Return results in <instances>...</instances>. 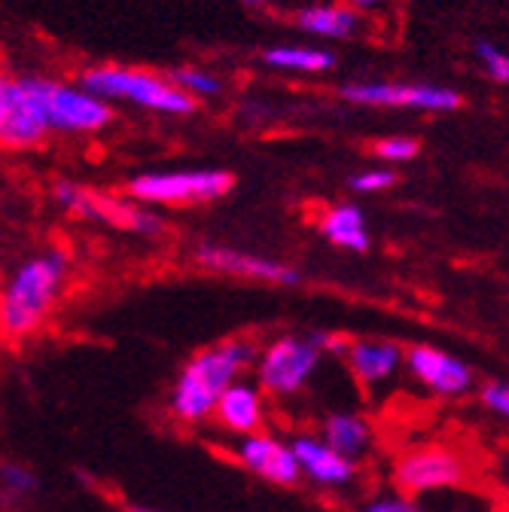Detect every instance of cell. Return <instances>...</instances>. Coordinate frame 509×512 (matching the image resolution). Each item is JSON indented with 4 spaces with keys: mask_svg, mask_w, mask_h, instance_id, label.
<instances>
[{
    "mask_svg": "<svg viewBox=\"0 0 509 512\" xmlns=\"http://www.w3.org/2000/svg\"><path fill=\"white\" fill-rule=\"evenodd\" d=\"M257 360V348L247 339H226L199 351L189 360L171 391V412L186 424H199L217 412L220 397L238 381V375Z\"/></svg>",
    "mask_w": 509,
    "mask_h": 512,
    "instance_id": "obj_1",
    "label": "cell"
},
{
    "mask_svg": "<svg viewBox=\"0 0 509 512\" xmlns=\"http://www.w3.org/2000/svg\"><path fill=\"white\" fill-rule=\"evenodd\" d=\"M65 278L68 256L61 250H46L25 260L0 290V330L7 336L34 333L55 305Z\"/></svg>",
    "mask_w": 509,
    "mask_h": 512,
    "instance_id": "obj_2",
    "label": "cell"
},
{
    "mask_svg": "<svg viewBox=\"0 0 509 512\" xmlns=\"http://www.w3.org/2000/svg\"><path fill=\"white\" fill-rule=\"evenodd\" d=\"M80 83L104 98L107 104H132L141 110L165 113V116H189L199 101L189 98L183 89H177L168 77H159L153 71L141 68H122V64H98V68L83 71Z\"/></svg>",
    "mask_w": 509,
    "mask_h": 512,
    "instance_id": "obj_3",
    "label": "cell"
},
{
    "mask_svg": "<svg viewBox=\"0 0 509 512\" xmlns=\"http://www.w3.org/2000/svg\"><path fill=\"white\" fill-rule=\"evenodd\" d=\"M25 86L40 110L46 132L92 135L104 132L113 122V107L92 95L83 83H55L40 77H25Z\"/></svg>",
    "mask_w": 509,
    "mask_h": 512,
    "instance_id": "obj_4",
    "label": "cell"
},
{
    "mask_svg": "<svg viewBox=\"0 0 509 512\" xmlns=\"http://www.w3.org/2000/svg\"><path fill=\"white\" fill-rule=\"evenodd\" d=\"M232 186L235 177L223 168L150 171L129 183V196L141 205H202L223 199Z\"/></svg>",
    "mask_w": 509,
    "mask_h": 512,
    "instance_id": "obj_5",
    "label": "cell"
},
{
    "mask_svg": "<svg viewBox=\"0 0 509 512\" xmlns=\"http://www.w3.org/2000/svg\"><path fill=\"white\" fill-rule=\"evenodd\" d=\"M321 336H281L257 357V384L269 397H293L311 381L321 366Z\"/></svg>",
    "mask_w": 509,
    "mask_h": 512,
    "instance_id": "obj_6",
    "label": "cell"
},
{
    "mask_svg": "<svg viewBox=\"0 0 509 512\" xmlns=\"http://www.w3.org/2000/svg\"><path fill=\"white\" fill-rule=\"evenodd\" d=\"M55 199L58 205L71 211L80 220H92V223H107L113 229H125L135 235H159L162 232V220L138 202H125L116 196H107L101 189L92 186H80L71 180H61L55 186Z\"/></svg>",
    "mask_w": 509,
    "mask_h": 512,
    "instance_id": "obj_7",
    "label": "cell"
},
{
    "mask_svg": "<svg viewBox=\"0 0 509 512\" xmlns=\"http://www.w3.org/2000/svg\"><path fill=\"white\" fill-rule=\"evenodd\" d=\"M339 98L363 107H394V110H424V113H452L464 107V95L439 83H397V80H360L345 83Z\"/></svg>",
    "mask_w": 509,
    "mask_h": 512,
    "instance_id": "obj_8",
    "label": "cell"
},
{
    "mask_svg": "<svg viewBox=\"0 0 509 512\" xmlns=\"http://www.w3.org/2000/svg\"><path fill=\"white\" fill-rule=\"evenodd\" d=\"M43 135L46 125L25 80L0 74V144L10 150H25L40 144Z\"/></svg>",
    "mask_w": 509,
    "mask_h": 512,
    "instance_id": "obj_9",
    "label": "cell"
},
{
    "mask_svg": "<svg viewBox=\"0 0 509 512\" xmlns=\"http://www.w3.org/2000/svg\"><path fill=\"white\" fill-rule=\"evenodd\" d=\"M394 479L403 491L412 494L452 488L464 479V461L449 448H415V452L400 458Z\"/></svg>",
    "mask_w": 509,
    "mask_h": 512,
    "instance_id": "obj_10",
    "label": "cell"
},
{
    "mask_svg": "<svg viewBox=\"0 0 509 512\" xmlns=\"http://www.w3.org/2000/svg\"><path fill=\"white\" fill-rule=\"evenodd\" d=\"M235 455L238 461L250 470L257 473L260 479L272 482V485H281V488H290L302 479V470H299V461L293 455V445H284L281 439H275L272 433H250V436H241L238 445H235Z\"/></svg>",
    "mask_w": 509,
    "mask_h": 512,
    "instance_id": "obj_11",
    "label": "cell"
},
{
    "mask_svg": "<svg viewBox=\"0 0 509 512\" xmlns=\"http://www.w3.org/2000/svg\"><path fill=\"white\" fill-rule=\"evenodd\" d=\"M196 260L211 269V272H223V275H235V278H247V281H269V284H299L302 275L278 260H269V256H253L235 247H220V244H202L196 250Z\"/></svg>",
    "mask_w": 509,
    "mask_h": 512,
    "instance_id": "obj_12",
    "label": "cell"
},
{
    "mask_svg": "<svg viewBox=\"0 0 509 512\" xmlns=\"http://www.w3.org/2000/svg\"><path fill=\"white\" fill-rule=\"evenodd\" d=\"M406 366L412 369V375L430 388L439 397H458L467 394L473 384V372L467 363H461L458 357L445 354L439 348L430 345H415L406 351Z\"/></svg>",
    "mask_w": 509,
    "mask_h": 512,
    "instance_id": "obj_13",
    "label": "cell"
},
{
    "mask_svg": "<svg viewBox=\"0 0 509 512\" xmlns=\"http://www.w3.org/2000/svg\"><path fill=\"white\" fill-rule=\"evenodd\" d=\"M290 445L302 476H308L311 482L342 488L354 479V461L339 455L324 436H296Z\"/></svg>",
    "mask_w": 509,
    "mask_h": 512,
    "instance_id": "obj_14",
    "label": "cell"
},
{
    "mask_svg": "<svg viewBox=\"0 0 509 512\" xmlns=\"http://www.w3.org/2000/svg\"><path fill=\"white\" fill-rule=\"evenodd\" d=\"M345 360L354 378L372 388V384L394 378V372L406 363V354L400 345L385 339H360L345 348Z\"/></svg>",
    "mask_w": 509,
    "mask_h": 512,
    "instance_id": "obj_15",
    "label": "cell"
},
{
    "mask_svg": "<svg viewBox=\"0 0 509 512\" xmlns=\"http://www.w3.org/2000/svg\"><path fill=\"white\" fill-rule=\"evenodd\" d=\"M293 25L321 40H351L360 34V13L348 4H308L293 13Z\"/></svg>",
    "mask_w": 509,
    "mask_h": 512,
    "instance_id": "obj_16",
    "label": "cell"
},
{
    "mask_svg": "<svg viewBox=\"0 0 509 512\" xmlns=\"http://www.w3.org/2000/svg\"><path fill=\"white\" fill-rule=\"evenodd\" d=\"M214 415L226 430H232L238 436L260 433V427H263V394L247 381H235L232 388L220 397Z\"/></svg>",
    "mask_w": 509,
    "mask_h": 512,
    "instance_id": "obj_17",
    "label": "cell"
},
{
    "mask_svg": "<svg viewBox=\"0 0 509 512\" xmlns=\"http://www.w3.org/2000/svg\"><path fill=\"white\" fill-rule=\"evenodd\" d=\"M263 61L275 71L287 74H314L324 77L336 68V55L321 46H299V43H278L263 52Z\"/></svg>",
    "mask_w": 509,
    "mask_h": 512,
    "instance_id": "obj_18",
    "label": "cell"
},
{
    "mask_svg": "<svg viewBox=\"0 0 509 512\" xmlns=\"http://www.w3.org/2000/svg\"><path fill=\"white\" fill-rule=\"evenodd\" d=\"M339 455L345 458H360L366 448L372 445V427L366 424V418L354 415V412H333L324 421V433H321Z\"/></svg>",
    "mask_w": 509,
    "mask_h": 512,
    "instance_id": "obj_19",
    "label": "cell"
},
{
    "mask_svg": "<svg viewBox=\"0 0 509 512\" xmlns=\"http://www.w3.org/2000/svg\"><path fill=\"white\" fill-rule=\"evenodd\" d=\"M321 232L330 244L345 247V250H366L369 247L366 217L357 205H333L321 217Z\"/></svg>",
    "mask_w": 509,
    "mask_h": 512,
    "instance_id": "obj_20",
    "label": "cell"
},
{
    "mask_svg": "<svg viewBox=\"0 0 509 512\" xmlns=\"http://www.w3.org/2000/svg\"><path fill=\"white\" fill-rule=\"evenodd\" d=\"M168 80L177 86V89H183L189 98H196V101H202V98H217V95H223V80L214 74V71H205V68H174V71H168Z\"/></svg>",
    "mask_w": 509,
    "mask_h": 512,
    "instance_id": "obj_21",
    "label": "cell"
},
{
    "mask_svg": "<svg viewBox=\"0 0 509 512\" xmlns=\"http://www.w3.org/2000/svg\"><path fill=\"white\" fill-rule=\"evenodd\" d=\"M34 491H37V476L28 464H16V461L0 464V497L19 503L31 497Z\"/></svg>",
    "mask_w": 509,
    "mask_h": 512,
    "instance_id": "obj_22",
    "label": "cell"
},
{
    "mask_svg": "<svg viewBox=\"0 0 509 512\" xmlns=\"http://www.w3.org/2000/svg\"><path fill=\"white\" fill-rule=\"evenodd\" d=\"M476 58L482 64V71L488 74V80H494L500 86H509V52L506 49H500L497 43L479 40L476 43Z\"/></svg>",
    "mask_w": 509,
    "mask_h": 512,
    "instance_id": "obj_23",
    "label": "cell"
},
{
    "mask_svg": "<svg viewBox=\"0 0 509 512\" xmlns=\"http://www.w3.org/2000/svg\"><path fill=\"white\" fill-rule=\"evenodd\" d=\"M372 153L378 159H385V162H412L421 153V144L415 138L397 135V138H381V141H375Z\"/></svg>",
    "mask_w": 509,
    "mask_h": 512,
    "instance_id": "obj_24",
    "label": "cell"
},
{
    "mask_svg": "<svg viewBox=\"0 0 509 512\" xmlns=\"http://www.w3.org/2000/svg\"><path fill=\"white\" fill-rule=\"evenodd\" d=\"M397 183V174L388 168H366L348 177V189L351 192H381Z\"/></svg>",
    "mask_w": 509,
    "mask_h": 512,
    "instance_id": "obj_25",
    "label": "cell"
},
{
    "mask_svg": "<svg viewBox=\"0 0 509 512\" xmlns=\"http://www.w3.org/2000/svg\"><path fill=\"white\" fill-rule=\"evenodd\" d=\"M482 403L494 415H500V418L509 421V384H488V388L482 391Z\"/></svg>",
    "mask_w": 509,
    "mask_h": 512,
    "instance_id": "obj_26",
    "label": "cell"
},
{
    "mask_svg": "<svg viewBox=\"0 0 509 512\" xmlns=\"http://www.w3.org/2000/svg\"><path fill=\"white\" fill-rule=\"evenodd\" d=\"M363 512H415V506L400 497H381V500H372Z\"/></svg>",
    "mask_w": 509,
    "mask_h": 512,
    "instance_id": "obj_27",
    "label": "cell"
},
{
    "mask_svg": "<svg viewBox=\"0 0 509 512\" xmlns=\"http://www.w3.org/2000/svg\"><path fill=\"white\" fill-rule=\"evenodd\" d=\"M345 4L360 16H375V13H385L394 0H345Z\"/></svg>",
    "mask_w": 509,
    "mask_h": 512,
    "instance_id": "obj_28",
    "label": "cell"
},
{
    "mask_svg": "<svg viewBox=\"0 0 509 512\" xmlns=\"http://www.w3.org/2000/svg\"><path fill=\"white\" fill-rule=\"evenodd\" d=\"M241 4H247V7H272V4H278V0H241Z\"/></svg>",
    "mask_w": 509,
    "mask_h": 512,
    "instance_id": "obj_29",
    "label": "cell"
},
{
    "mask_svg": "<svg viewBox=\"0 0 509 512\" xmlns=\"http://www.w3.org/2000/svg\"><path fill=\"white\" fill-rule=\"evenodd\" d=\"M132 512H156V509H141V506H135Z\"/></svg>",
    "mask_w": 509,
    "mask_h": 512,
    "instance_id": "obj_30",
    "label": "cell"
}]
</instances>
